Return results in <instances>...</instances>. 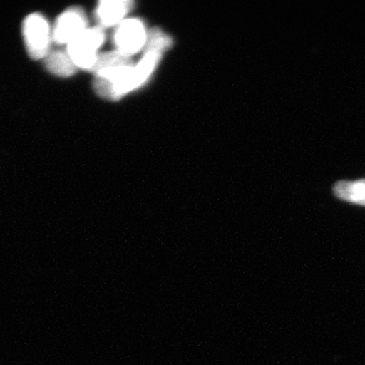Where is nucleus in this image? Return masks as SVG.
Wrapping results in <instances>:
<instances>
[{
  "mask_svg": "<svg viewBox=\"0 0 365 365\" xmlns=\"http://www.w3.org/2000/svg\"><path fill=\"white\" fill-rule=\"evenodd\" d=\"M172 38L160 29H153L148 35L145 52H157L163 54L172 46Z\"/></svg>",
  "mask_w": 365,
  "mask_h": 365,
  "instance_id": "nucleus-10",
  "label": "nucleus"
},
{
  "mask_svg": "<svg viewBox=\"0 0 365 365\" xmlns=\"http://www.w3.org/2000/svg\"><path fill=\"white\" fill-rule=\"evenodd\" d=\"M45 66L48 71L59 78H69L76 73L78 67L73 63L67 51L55 50L45 57Z\"/></svg>",
  "mask_w": 365,
  "mask_h": 365,
  "instance_id": "nucleus-7",
  "label": "nucleus"
},
{
  "mask_svg": "<svg viewBox=\"0 0 365 365\" xmlns=\"http://www.w3.org/2000/svg\"><path fill=\"white\" fill-rule=\"evenodd\" d=\"M88 29L83 9L71 7L60 14L52 30V40L58 45H68Z\"/></svg>",
  "mask_w": 365,
  "mask_h": 365,
  "instance_id": "nucleus-5",
  "label": "nucleus"
},
{
  "mask_svg": "<svg viewBox=\"0 0 365 365\" xmlns=\"http://www.w3.org/2000/svg\"><path fill=\"white\" fill-rule=\"evenodd\" d=\"M133 66L131 57L126 56L119 51L103 53L98 55L97 61L91 71L97 76L102 72L112 71V69L123 68V67Z\"/></svg>",
  "mask_w": 365,
  "mask_h": 365,
  "instance_id": "nucleus-9",
  "label": "nucleus"
},
{
  "mask_svg": "<svg viewBox=\"0 0 365 365\" xmlns=\"http://www.w3.org/2000/svg\"><path fill=\"white\" fill-rule=\"evenodd\" d=\"M23 35L31 58L42 59L49 54L52 30L44 16L32 14L26 16L23 24Z\"/></svg>",
  "mask_w": 365,
  "mask_h": 365,
  "instance_id": "nucleus-3",
  "label": "nucleus"
},
{
  "mask_svg": "<svg viewBox=\"0 0 365 365\" xmlns=\"http://www.w3.org/2000/svg\"><path fill=\"white\" fill-rule=\"evenodd\" d=\"M133 6V2L127 0H105L97 9V20L101 28L120 25Z\"/></svg>",
  "mask_w": 365,
  "mask_h": 365,
  "instance_id": "nucleus-6",
  "label": "nucleus"
},
{
  "mask_svg": "<svg viewBox=\"0 0 365 365\" xmlns=\"http://www.w3.org/2000/svg\"><path fill=\"white\" fill-rule=\"evenodd\" d=\"M163 54L145 52L136 66L112 69L96 76L93 88L100 97L117 100L144 85L157 68Z\"/></svg>",
  "mask_w": 365,
  "mask_h": 365,
  "instance_id": "nucleus-1",
  "label": "nucleus"
},
{
  "mask_svg": "<svg viewBox=\"0 0 365 365\" xmlns=\"http://www.w3.org/2000/svg\"><path fill=\"white\" fill-rule=\"evenodd\" d=\"M105 41L103 28L86 29L67 45V53L78 68L91 71L98 58V50Z\"/></svg>",
  "mask_w": 365,
  "mask_h": 365,
  "instance_id": "nucleus-2",
  "label": "nucleus"
},
{
  "mask_svg": "<svg viewBox=\"0 0 365 365\" xmlns=\"http://www.w3.org/2000/svg\"><path fill=\"white\" fill-rule=\"evenodd\" d=\"M334 193L342 200L365 206V179L336 182Z\"/></svg>",
  "mask_w": 365,
  "mask_h": 365,
  "instance_id": "nucleus-8",
  "label": "nucleus"
},
{
  "mask_svg": "<svg viewBox=\"0 0 365 365\" xmlns=\"http://www.w3.org/2000/svg\"><path fill=\"white\" fill-rule=\"evenodd\" d=\"M148 33L143 21L137 19L124 20L118 25L114 36L117 51L132 57L145 48Z\"/></svg>",
  "mask_w": 365,
  "mask_h": 365,
  "instance_id": "nucleus-4",
  "label": "nucleus"
}]
</instances>
